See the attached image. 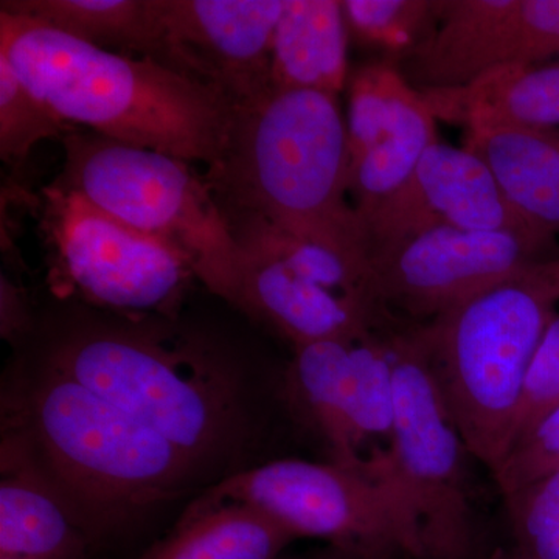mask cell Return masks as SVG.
Masks as SVG:
<instances>
[{
    "instance_id": "3",
    "label": "cell",
    "mask_w": 559,
    "mask_h": 559,
    "mask_svg": "<svg viewBox=\"0 0 559 559\" xmlns=\"http://www.w3.org/2000/svg\"><path fill=\"white\" fill-rule=\"evenodd\" d=\"M204 180L227 223L261 219L329 248L366 280L370 294L369 238L349 201L340 97L270 90L231 106Z\"/></svg>"
},
{
    "instance_id": "13",
    "label": "cell",
    "mask_w": 559,
    "mask_h": 559,
    "mask_svg": "<svg viewBox=\"0 0 559 559\" xmlns=\"http://www.w3.org/2000/svg\"><path fill=\"white\" fill-rule=\"evenodd\" d=\"M348 194L360 216L377 212L439 142L436 116L399 66L373 61L347 81Z\"/></svg>"
},
{
    "instance_id": "19",
    "label": "cell",
    "mask_w": 559,
    "mask_h": 559,
    "mask_svg": "<svg viewBox=\"0 0 559 559\" xmlns=\"http://www.w3.org/2000/svg\"><path fill=\"white\" fill-rule=\"evenodd\" d=\"M348 32L340 0H285L271 51V90L340 97L347 87Z\"/></svg>"
},
{
    "instance_id": "14",
    "label": "cell",
    "mask_w": 559,
    "mask_h": 559,
    "mask_svg": "<svg viewBox=\"0 0 559 559\" xmlns=\"http://www.w3.org/2000/svg\"><path fill=\"white\" fill-rule=\"evenodd\" d=\"M440 224L555 245V238L530 226L513 209L484 159L439 140L423 154L406 186L364 223L369 253Z\"/></svg>"
},
{
    "instance_id": "5",
    "label": "cell",
    "mask_w": 559,
    "mask_h": 559,
    "mask_svg": "<svg viewBox=\"0 0 559 559\" xmlns=\"http://www.w3.org/2000/svg\"><path fill=\"white\" fill-rule=\"evenodd\" d=\"M559 304V255L536 261L411 330L473 459L498 468L525 374Z\"/></svg>"
},
{
    "instance_id": "22",
    "label": "cell",
    "mask_w": 559,
    "mask_h": 559,
    "mask_svg": "<svg viewBox=\"0 0 559 559\" xmlns=\"http://www.w3.org/2000/svg\"><path fill=\"white\" fill-rule=\"evenodd\" d=\"M0 11L43 22L100 49L157 61L154 0H2Z\"/></svg>"
},
{
    "instance_id": "6",
    "label": "cell",
    "mask_w": 559,
    "mask_h": 559,
    "mask_svg": "<svg viewBox=\"0 0 559 559\" xmlns=\"http://www.w3.org/2000/svg\"><path fill=\"white\" fill-rule=\"evenodd\" d=\"M62 145L64 167L55 186L167 242L198 280L234 307L245 253L204 176L170 154L97 132L73 130Z\"/></svg>"
},
{
    "instance_id": "10",
    "label": "cell",
    "mask_w": 559,
    "mask_h": 559,
    "mask_svg": "<svg viewBox=\"0 0 559 559\" xmlns=\"http://www.w3.org/2000/svg\"><path fill=\"white\" fill-rule=\"evenodd\" d=\"M43 193V227L61 286L105 310L176 314L197 278L178 250L55 183Z\"/></svg>"
},
{
    "instance_id": "12",
    "label": "cell",
    "mask_w": 559,
    "mask_h": 559,
    "mask_svg": "<svg viewBox=\"0 0 559 559\" xmlns=\"http://www.w3.org/2000/svg\"><path fill=\"white\" fill-rule=\"evenodd\" d=\"M285 0H154L157 61L231 106L271 90L272 38Z\"/></svg>"
},
{
    "instance_id": "18",
    "label": "cell",
    "mask_w": 559,
    "mask_h": 559,
    "mask_svg": "<svg viewBox=\"0 0 559 559\" xmlns=\"http://www.w3.org/2000/svg\"><path fill=\"white\" fill-rule=\"evenodd\" d=\"M421 95L436 119L466 131L559 130V61L506 66L460 90Z\"/></svg>"
},
{
    "instance_id": "17",
    "label": "cell",
    "mask_w": 559,
    "mask_h": 559,
    "mask_svg": "<svg viewBox=\"0 0 559 559\" xmlns=\"http://www.w3.org/2000/svg\"><path fill=\"white\" fill-rule=\"evenodd\" d=\"M100 549L79 513L2 432L0 444V559H90Z\"/></svg>"
},
{
    "instance_id": "30",
    "label": "cell",
    "mask_w": 559,
    "mask_h": 559,
    "mask_svg": "<svg viewBox=\"0 0 559 559\" xmlns=\"http://www.w3.org/2000/svg\"><path fill=\"white\" fill-rule=\"evenodd\" d=\"M489 559H528L525 557H522L521 554H518L516 550L509 551V550H496L495 554L491 555V558Z\"/></svg>"
},
{
    "instance_id": "2",
    "label": "cell",
    "mask_w": 559,
    "mask_h": 559,
    "mask_svg": "<svg viewBox=\"0 0 559 559\" xmlns=\"http://www.w3.org/2000/svg\"><path fill=\"white\" fill-rule=\"evenodd\" d=\"M39 360L170 441L212 485L249 468L261 430L255 393L218 349L140 323H87L60 334Z\"/></svg>"
},
{
    "instance_id": "1",
    "label": "cell",
    "mask_w": 559,
    "mask_h": 559,
    "mask_svg": "<svg viewBox=\"0 0 559 559\" xmlns=\"http://www.w3.org/2000/svg\"><path fill=\"white\" fill-rule=\"evenodd\" d=\"M2 432L20 441L98 547L209 480L170 441L43 360L3 389Z\"/></svg>"
},
{
    "instance_id": "7",
    "label": "cell",
    "mask_w": 559,
    "mask_h": 559,
    "mask_svg": "<svg viewBox=\"0 0 559 559\" xmlns=\"http://www.w3.org/2000/svg\"><path fill=\"white\" fill-rule=\"evenodd\" d=\"M388 340L395 378L389 481L411 511L423 559H473L476 513L466 469L473 455L411 325L390 323Z\"/></svg>"
},
{
    "instance_id": "15",
    "label": "cell",
    "mask_w": 559,
    "mask_h": 559,
    "mask_svg": "<svg viewBox=\"0 0 559 559\" xmlns=\"http://www.w3.org/2000/svg\"><path fill=\"white\" fill-rule=\"evenodd\" d=\"M237 240L245 260L234 307L277 331L293 348L366 336L388 323V312L323 288L257 242Z\"/></svg>"
},
{
    "instance_id": "28",
    "label": "cell",
    "mask_w": 559,
    "mask_h": 559,
    "mask_svg": "<svg viewBox=\"0 0 559 559\" xmlns=\"http://www.w3.org/2000/svg\"><path fill=\"white\" fill-rule=\"evenodd\" d=\"M32 331V314L28 301L20 286L14 285L5 272L0 282V333L9 342L24 340Z\"/></svg>"
},
{
    "instance_id": "24",
    "label": "cell",
    "mask_w": 559,
    "mask_h": 559,
    "mask_svg": "<svg viewBox=\"0 0 559 559\" xmlns=\"http://www.w3.org/2000/svg\"><path fill=\"white\" fill-rule=\"evenodd\" d=\"M75 128L62 121L0 55V156L20 167L44 139L66 138Z\"/></svg>"
},
{
    "instance_id": "20",
    "label": "cell",
    "mask_w": 559,
    "mask_h": 559,
    "mask_svg": "<svg viewBox=\"0 0 559 559\" xmlns=\"http://www.w3.org/2000/svg\"><path fill=\"white\" fill-rule=\"evenodd\" d=\"M465 148L485 160L513 209L536 230L559 235V130L466 131Z\"/></svg>"
},
{
    "instance_id": "25",
    "label": "cell",
    "mask_w": 559,
    "mask_h": 559,
    "mask_svg": "<svg viewBox=\"0 0 559 559\" xmlns=\"http://www.w3.org/2000/svg\"><path fill=\"white\" fill-rule=\"evenodd\" d=\"M558 468L559 406L513 444L491 476L507 498Z\"/></svg>"
},
{
    "instance_id": "16",
    "label": "cell",
    "mask_w": 559,
    "mask_h": 559,
    "mask_svg": "<svg viewBox=\"0 0 559 559\" xmlns=\"http://www.w3.org/2000/svg\"><path fill=\"white\" fill-rule=\"evenodd\" d=\"M520 25L521 0H443L436 31L399 68L421 94L460 90L513 64Z\"/></svg>"
},
{
    "instance_id": "8",
    "label": "cell",
    "mask_w": 559,
    "mask_h": 559,
    "mask_svg": "<svg viewBox=\"0 0 559 559\" xmlns=\"http://www.w3.org/2000/svg\"><path fill=\"white\" fill-rule=\"evenodd\" d=\"M200 498L249 503L297 538L323 539L364 557L423 559L417 527L399 489L326 460H270L210 485Z\"/></svg>"
},
{
    "instance_id": "26",
    "label": "cell",
    "mask_w": 559,
    "mask_h": 559,
    "mask_svg": "<svg viewBox=\"0 0 559 559\" xmlns=\"http://www.w3.org/2000/svg\"><path fill=\"white\" fill-rule=\"evenodd\" d=\"M559 406V312L550 320L525 374L522 388L514 441L543 421ZM513 448V447H511Z\"/></svg>"
},
{
    "instance_id": "21",
    "label": "cell",
    "mask_w": 559,
    "mask_h": 559,
    "mask_svg": "<svg viewBox=\"0 0 559 559\" xmlns=\"http://www.w3.org/2000/svg\"><path fill=\"white\" fill-rule=\"evenodd\" d=\"M296 535L249 503L198 498L139 559H280Z\"/></svg>"
},
{
    "instance_id": "11",
    "label": "cell",
    "mask_w": 559,
    "mask_h": 559,
    "mask_svg": "<svg viewBox=\"0 0 559 559\" xmlns=\"http://www.w3.org/2000/svg\"><path fill=\"white\" fill-rule=\"evenodd\" d=\"M554 242L516 234L426 227L369 253L370 297L378 310L425 323L550 259Z\"/></svg>"
},
{
    "instance_id": "4",
    "label": "cell",
    "mask_w": 559,
    "mask_h": 559,
    "mask_svg": "<svg viewBox=\"0 0 559 559\" xmlns=\"http://www.w3.org/2000/svg\"><path fill=\"white\" fill-rule=\"evenodd\" d=\"M0 55L62 121L189 164L218 157L230 102L153 58L100 49L0 11Z\"/></svg>"
},
{
    "instance_id": "23",
    "label": "cell",
    "mask_w": 559,
    "mask_h": 559,
    "mask_svg": "<svg viewBox=\"0 0 559 559\" xmlns=\"http://www.w3.org/2000/svg\"><path fill=\"white\" fill-rule=\"evenodd\" d=\"M443 0H344L349 43L399 66L436 31Z\"/></svg>"
},
{
    "instance_id": "29",
    "label": "cell",
    "mask_w": 559,
    "mask_h": 559,
    "mask_svg": "<svg viewBox=\"0 0 559 559\" xmlns=\"http://www.w3.org/2000/svg\"><path fill=\"white\" fill-rule=\"evenodd\" d=\"M299 559H377L364 557V555L353 554V551L337 549V547L330 546L329 549L320 550L316 555Z\"/></svg>"
},
{
    "instance_id": "9",
    "label": "cell",
    "mask_w": 559,
    "mask_h": 559,
    "mask_svg": "<svg viewBox=\"0 0 559 559\" xmlns=\"http://www.w3.org/2000/svg\"><path fill=\"white\" fill-rule=\"evenodd\" d=\"M389 323L366 336L293 348L282 374L285 409L319 441L326 462L381 480L389 479L395 426Z\"/></svg>"
},
{
    "instance_id": "27",
    "label": "cell",
    "mask_w": 559,
    "mask_h": 559,
    "mask_svg": "<svg viewBox=\"0 0 559 559\" xmlns=\"http://www.w3.org/2000/svg\"><path fill=\"white\" fill-rule=\"evenodd\" d=\"M518 554L525 555L559 524V468L503 498Z\"/></svg>"
}]
</instances>
